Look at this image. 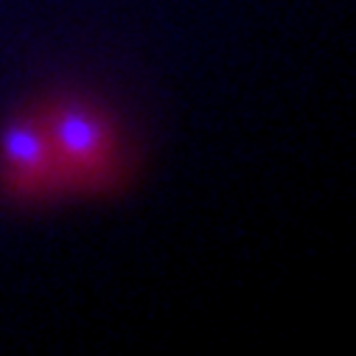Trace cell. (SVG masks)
<instances>
[{
	"instance_id": "cell-1",
	"label": "cell",
	"mask_w": 356,
	"mask_h": 356,
	"mask_svg": "<svg viewBox=\"0 0 356 356\" xmlns=\"http://www.w3.org/2000/svg\"><path fill=\"white\" fill-rule=\"evenodd\" d=\"M51 140L65 200L115 197L132 177V140L121 118L84 90H54L34 102Z\"/></svg>"
},
{
	"instance_id": "cell-2",
	"label": "cell",
	"mask_w": 356,
	"mask_h": 356,
	"mask_svg": "<svg viewBox=\"0 0 356 356\" xmlns=\"http://www.w3.org/2000/svg\"><path fill=\"white\" fill-rule=\"evenodd\" d=\"M0 200L17 208H42L65 200L37 104H26L0 121Z\"/></svg>"
}]
</instances>
